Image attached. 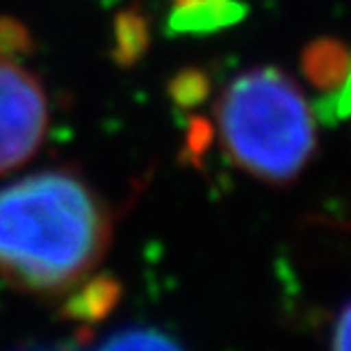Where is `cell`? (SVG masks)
Segmentation results:
<instances>
[{
	"label": "cell",
	"mask_w": 351,
	"mask_h": 351,
	"mask_svg": "<svg viewBox=\"0 0 351 351\" xmlns=\"http://www.w3.org/2000/svg\"><path fill=\"white\" fill-rule=\"evenodd\" d=\"M112 240L108 203L71 167L0 187V276L14 290L53 297L73 290Z\"/></svg>",
	"instance_id": "1"
},
{
	"label": "cell",
	"mask_w": 351,
	"mask_h": 351,
	"mask_svg": "<svg viewBox=\"0 0 351 351\" xmlns=\"http://www.w3.org/2000/svg\"><path fill=\"white\" fill-rule=\"evenodd\" d=\"M215 121L233 165L271 185L292 182L317 146L308 101L297 82L271 66L230 80L215 105Z\"/></svg>",
	"instance_id": "2"
},
{
	"label": "cell",
	"mask_w": 351,
	"mask_h": 351,
	"mask_svg": "<svg viewBox=\"0 0 351 351\" xmlns=\"http://www.w3.org/2000/svg\"><path fill=\"white\" fill-rule=\"evenodd\" d=\"M48 130L46 91L25 66L0 53V176L25 165Z\"/></svg>",
	"instance_id": "3"
},
{
	"label": "cell",
	"mask_w": 351,
	"mask_h": 351,
	"mask_svg": "<svg viewBox=\"0 0 351 351\" xmlns=\"http://www.w3.org/2000/svg\"><path fill=\"white\" fill-rule=\"evenodd\" d=\"M73 290L62 304V317L82 326L101 324L121 299V283L108 274L82 280V285H75Z\"/></svg>",
	"instance_id": "4"
},
{
	"label": "cell",
	"mask_w": 351,
	"mask_h": 351,
	"mask_svg": "<svg viewBox=\"0 0 351 351\" xmlns=\"http://www.w3.org/2000/svg\"><path fill=\"white\" fill-rule=\"evenodd\" d=\"M244 7L235 0H199L192 5H178L171 16V27L180 32H210L235 23Z\"/></svg>",
	"instance_id": "5"
},
{
	"label": "cell",
	"mask_w": 351,
	"mask_h": 351,
	"mask_svg": "<svg viewBox=\"0 0 351 351\" xmlns=\"http://www.w3.org/2000/svg\"><path fill=\"white\" fill-rule=\"evenodd\" d=\"M306 73L315 85L335 91L351 73V60L335 41H319L306 55Z\"/></svg>",
	"instance_id": "6"
},
{
	"label": "cell",
	"mask_w": 351,
	"mask_h": 351,
	"mask_svg": "<svg viewBox=\"0 0 351 351\" xmlns=\"http://www.w3.org/2000/svg\"><path fill=\"white\" fill-rule=\"evenodd\" d=\"M98 351H182L171 338L156 328H125L110 335Z\"/></svg>",
	"instance_id": "7"
},
{
	"label": "cell",
	"mask_w": 351,
	"mask_h": 351,
	"mask_svg": "<svg viewBox=\"0 0 351 351\" xmlns=\"http://www.w3.org/2000/svg\"><path fill=\"white\" fill-rule=\"evenodd\" d=\"M25 44H27V32L21 30L16 21L0 19V53L3 55L16 53Z\"/></svg>",
	"instance_id": "8"
},
{
	"label": "cell",
	"mask_w": 351,
	"mask_h": 351,
	"mask_svg": "<svg viewBox=\"0 0 351 351\" xmlns=\"http://www.w3.org/2000/svg\"><path fill=\"white\" fill-rule=\"evenodd\" d=\"M333 351H351V301L340 313L333 333Z\"/></svg>",
	"instance_id": "9"
},
{
	"label": "cell",
	"mask_w": 351,
	"mask_h": 351,
	"mask_svg": "<svg viewBox=\"0 0 351 351\" xmlns=\"http://www.w3.org/2000/svg\"><path fill=\"white\" fill-rule=\"evenodd\" d=\"M178 5H192V3H199V0H176Z\"/></svg>",
	"instance_id": "10"
}]
</instances>
